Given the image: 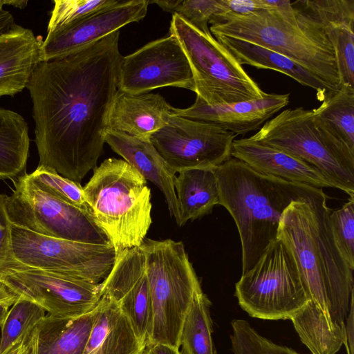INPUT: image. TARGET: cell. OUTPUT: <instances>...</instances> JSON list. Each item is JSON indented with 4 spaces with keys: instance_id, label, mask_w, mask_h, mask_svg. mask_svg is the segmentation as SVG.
<instances>
[{
    "instance_id": "cell-39",
    "label": "cell",
    "mask_w": 354,
    "mask_h": 354,
    "mask_svg": "<svg viewBox=\"0 0 354 354\" xmlns=\"http://www.w3.org/2000/svg\"><path fill=\"white\" fill-rule=\"evenodd\" d=\"M142 354H182L180 348L165 343H147Z\"/></svg>"
},
{
    "instance_id": "cell-6",
    "label": "cell",
    "mask_w": 354,
    "mask_h": 354,
    "mask_svg": "<svg viewBox=\"0 0 354 354\" xmlns=\"http://www.w3.org/2000/svg\"><path fill=\"white\" fill-rule=\"evenodd\" d=\"M139 248L145 256L153 310L147 343H165L180 348L187 312L194 297L203 291L199 279L183 242L145 239Z\"/></svg>"
},
{
    "instance_id": "cell-28",
    "label": "cell",
    "mask_w": 354,
    "mask_h": 354,
    "mask_svg": "<svg viewBox=\"0 0 354 354\" xmlns=\"http://www.w3.org/2000/svg\"><path fill=\"white\" fill-rule=\"evenodd\" d=\"M290 320L312 354H335L345 342V327H332L322 310L310 300Z\"/></svg>"
},
{
    "instance_id": "cell-44",
    "label": "cell",
    "mask_w": 354,
    "mask_h": 354,
    "mask_svg": "<svg viewBox=\"0 0 354 354\" xmlns=\"http://www.w3.org/2000/svg\"><path fill=\"white\" fill-rule=\"evenodd\" d=\"M9 307L10 306L6 304L0 305V327H1L2 325L3 324L5 319L9 310Z\"/></svg>"
},
{
    "instance_id": "cell-43",
    "label": "cell",
    "mask_w": 354,
    "mask_h": 354,
    "mask_svg": "<svg viewBox=\"0 0 354 354\" xmlns=\"http://www.w3.org/2000/svg\"><path fill=\"white\" fill-rule=\"evenodd\" d=\"M3 3L19 8H24L26 6L28 1L19 0H3Z\"/></svg>"
},
{
    "instance_id": "cell-22",
    "label": "cell",
    "mask_w": 354,
    "mask_h": 354,
    "mask_svg": "<svg viewBox=\"0 0 354 354\" xmlns=\"http://www.w3.org/2000/svg\"><path fill=\"white\" fill-rule=\"evenodd\" d=\"M93 324L83 354H142L136 336L118 304L102 297L92 311Z\"/></svg>"
},
{
    "instance_id": "cell-16",
    "label": "cell",
    "mask_w": 354,
    "mask_h": 354,
    "mask_svg": "<svg viewBox=\"0 0 354 354\" xmlns=\"http://www.w3.org/2000/svg\"><path fill=\"white\" fill-rule=\"evenodd\" d=\"M290 102V94L267 93L257 100L221 104H207L196 97L185 109H171V114L216 124L237 135L259 130Z\"/></svg>"
},
{
    "instance_id": "cell-32",
    "label": "cell",
    "mask_w": 354,
    "mask_h": 354,
    "mask_svg": "<svg viewBox=\"0 0 354 354\" xmlns=\"http://www.w3.org/2000/svg\"><path fill=\"white\" fill-rule=\"evenodd\" d=\"M26 177L45 193L90 213L80 183L59 175L49 167L39 165L32 173L26 174Z\"/></svg>"
},
{
    "instance_id": "cell-19",
    "label": "cell",
    "mask_w": 354,
    "mask_h": 354,
    "mask_svg": "<svg viewBox=\"0 0 354 354\" xmlns=\"http://www.w3.org/2000/svg\"><path fill=\"white\" fill-rule=\"evenodd\" d=\"M231 157L261 174L315 188H335L314 166L282 151L248 138L234 140Z\"/></svg>"
},
{
    "instance_id": "cell-5",
    "label": "cell",
    "mask_w": 354,
    "mask_h": 354,
    "mask_svg": "<svg viewBox=\"0 0 354 354\" xmlns=\"http://www.w3.org/2000/svg\"><path fill=\"white\" fill-rule=\"evenodd\" d=\"M90 214L116 254L140 247L152 223L147 180L128 162L110 158L83 187Z\"/></svg>"
},
{
    "instance_id": "cell-11",
    "label": "cell",
    "mask_w": 354,
    "mask_h": 354,
    "mask_svg": "<svg viewBox=\"0 0 354 354\" xmlns=\"http://www.w3.org/2000/svg\"><path fill=\"white\" fill-rule=\"evenodd\" d=\"M10 225L14 260L23 266L100 283L114 264L116 252L111 245L57 239Z\"/></svg>"
},
{
    "instance_id": "cell-23",
    "label": "cell",
    "mask_w": 354,
    "mask_h": 354,
    "mask_svg": "<svg viewBox=\"0 0 354 354\" xmlns=\"http://www.w3.org/2000/svg\"><path fill=\"white\" fill-rule=\"evenodd\" d=\"M92 312L75 318L46 315L28 334L23 354H83Z\"/></svg>"
},
{
    "instance_id": "cell-2",
    "label": "cell",
    "mask_w": 354,
    "mask_h": 354,
    "mask_svg": "<svg viewBox=\"0 0 354 354\" xmlns=\"http://www.w3.org/2000/svg\"><path fill=\"white\" fill-rule=\"evenodd\" d=\"M326 201L323 189H317L292 203L283 212L277 238L292 253L310 301L332 327L342 328L354 303V269L334 241Z\"/></svg>"
},
{
    "instance_id": "cell-8",
    "label": "cell",
    "mask_w": 354,
    "mask_h": 354,
    "mask_svg": "<svg viewBox=\"0 0 354 354\" xmlns=\"http://www.w3.org/2000/svg\"><path fill=\"white\" fill-rule=\"evenodd\" d=\"M234 295L250 317L265 320L290 319L310 300L292 253L277 238L241 274Z\"/></svg>"
},
{
    "instance_id": "cell-4",
    "label": "cell",
    "mask_w": 354,
    "mask_h": 354,
    "mask_svg": "<svg viewBox=\"0 0 354 354\" xmlns=\"http://www.w3.org/2000/svg\"><path fill=\"white\" fill-rule=\"evenodd\" d=\"M212 169L218 189V205L229 212L239 232L243 274L277 239L285 209L318 188L261 174L234 158Z\"/></svg>"
},
{
    "instance_id": "cell-1",
    "label": "cell",
    "mask_w": 354,
    "mask_h": 354,
    "mask_svg": "<svg viewBox=\"0 0 354 354\" xmlns=\"http://www.w3.org/2000/svg\"><path fill=\"white\" fill-rule=\"evenodd\" d=\"M120 31L68 56L40 62L27 84L39 166L80 183L97 167L118 91Z\"/></svg>"
},
{
    "instance_id": "cell-10",
    "label": "cell",
    "mask_w": 354,
    "mask_h": 354,
    "mask_svg": "<svg viewBox=\"0 0 354 354\" xmlns=\"http://www.w3.org/2000/svg\"><path fill=\"white\" fill-rule=\"evenodd\" d=\"M14 185L12 194L5 198V208L11 223L54 238L111 245L86 210L40 190L26 174L16 179Z\"/></svg>"
},
{
    "instance_id": "cell-14",
    "label": "cell",
    "mask_w": 354,
    "mask_h": 354,
    "mask_svg": "<svg viewBox=\"0 0 354 354\" xmlns=\"http://www.w3.org/2000/svg\"><path fill=\"white\" fill-rule=\"evenodd\" d=\"M165 86L195 92L188 59L177 38L171 34L122 56L118 71V90L124 93H147Z\"/></svg>"
},
{
    "instance_id": "cell-37",
    "label": "cell",
    "mask_w": 354,
    "mask_h": 354,
    "mask_svg": "<svg viewBox=\"0 0 354 354\" xmlns=\"http://www.w3.org/2000/svg\"><path fill=\"white\" fill-rule=\"evenodd\" d=\"M6 195L0 194V270L14 259L10 225L5 208Z\"/></svg>"
},
{
    "instance_id": "cell-18",
    "label": "cell",
    "mask_w": 354,
    "mask_h": 354,
    "mask_svg": "<svg viewBox=\"0 0 354 354\" xmlns=\"http://www.w3.org/2000/svg\"><path fill=\"white\" fill-rule=\"evenodd\" d=\"M104 141L147 180L160 189L170 215L178 224L180 214L174 187L176 173L167 164L151 140L107 129Z\"/></svg>"
},
{
    "instance_id": "cell-35",
    "label": "cell",
    "mask_w": 354,
    "mask_h": 354,
    "mask_svg": "<svg viewBox=\"0 0 354 354\" xmlns=\"http://www.w3.org/2000/svg\"><path fill=\"white\" fill-rule=\"evenodd\" d=\"M329 223L340 253L354 269V196H350L339 209L330 210Z\"/></svg>"
},
{
    "instance_id": "cell-31",
    "label": "cell",
    "mask_w": 354,
    "mask_h": 354,
    "mask_svg": "<svg viewBox=\"0 0 354 354\" xmlns=\"http://www.w3.org/2000/svg\"><path fill=\"white\" fill-rule=\"evenodd\" d=\"M46 315L40 306L19 298L8 310L1 326L0 354L21 337L29 333Z\"/></svg>"
},
{
    "instance_id": "cell-24",
    "label": "cell",
    "mask_w": 354,
    "mask_h": 354,
    "mask_svg": "<svg viewBox=\"0 0 354 354\" xmlns=\"http://www.w3.org/2000/svg\"><path fill=\"white\" fill-rule=\"evenodd\" d=\"M240 65L248 64L260 69H271L294 79L317 92L322 101L333 91L308 69L274 51L249 41L224 35L214 37Z\"/></svg>"
},
{
    "instance_id": "cell-20",
    "label": "cell",
    "mask_w": 354,
    "mask_h": 354,
    "mask_svg": "<svg viewBox=\"0 0 354 354\" xmlns=\"http://www.w3.org/2000/svg\"><path fill=\"white\" fill-rule=\"evenodd\" d=\"M171 109L159 94H131L118 90L109 112L108 129L150 139L167 124Z\"/></svg>"
},
{
    "instance_id": "cell-21",
    "label": "cell",
    "mask_w": 354,
    "mask_h": 354,
    "mask_svg": "<svg viewBox=\"0 0 354 354\" xmlns=\"http://www.w3.org/2000/svg\"><path fill=\"white\" fill-rule=\"evenodd\" d=\"M33 32L16 24L0 34V97L26 88L40 60V44Z\"/></svg>"
},
{
    "instance_id": "cell-29",
    "label": "cell",
    "mask_w": 354,
    "mask_h": 354,
    "mask_svg": "<svg viewBox=\"0 0 354 354\" xmlns=\"http://www.w3.org/2000/svg\"><path fill=\"white\" fill-rule=\"evenodd\" d=\"M210 305L203 291L194 297L180 331L179 344L182 354H217L212 339Z\"/></svg>"
},
{
    "instance_id": "cell-26",
    "label": "cell",
    "mask_w": 354,
    "mask_h": 354,
    "mask_svg": "<svg viewBox=\"0 0 354 354\" xmlns=\"http://www.w3.org/2000/svg\"><path fill=\"white\" fill-rule=\"evenodd\" d=\"M316 127L354 153V88L342 86L312 109Z\"/></svg>"
},
{
    "instance_id": "cell-36",
    "label": "cell",
    "mask_w": 354,
    "mask_h": 354,
    "mask_svg": "<svg viewBox=\"0 0 354 354\" xmlns=\"http://www.w3.org/2000/svg\"><path fill=\"white\" fill-rule=\"evenodd\" d=\"M228 12V0H181L173 14L178 15L197 29L210 32L208 24L211 18Z\"/></svg>"
},
{
    "instance_id": "cell-7",
    "label": "cell",
    "mask_w": 354,
    "mask_h": 354,
    "mask_svg": "<svg viewBox=\"0 0 354 354\" xmlns=\"http://www.w3.org/2000/svg\"><path fill=\"white\" fill-rule=\"evenodd\" d=\"M248 138L314 166L336 189L354 196V153L316 127L312 110L285 109Z\"/></svg>"
},
{
    "instance_id": "cell-41",
    "label": "cell",
    "mask_w": 354,
    "mask_h": 354,
    "mask_svg": "<svg viewBox=\"0 0 354 354\" xmlns=\"http://www.w3.org/2000/svg\"><path fill=\"white\" fill-rule=\"evenodd\" d=\"M28 334L18 339L1 354H23L24 351L25 339Z\"/></svg>"
},
{
    "instance_id": "cell-3",
    "label": "cell",
    "mask_w": 354,
    "mask_h": 354,
    "mask_svg": "<svg viewBox=\"0 0 354 354\" xmlns=\"http://www.w3.org/2000/svg\"><path fill=\"white\" fill-rule=\"evenodd\" d=\"M273 6L246 15H216L209 21V30L214 37L245 40L286 56L333 91L339 89L335 51L319 21L289 0H274Z\"/></svg>"
},
{
    "instance_id": "cell-13",
    "label": "cell",
    "mask_w": 354,
    "mask_h": 354,
    "mask_svg": "<svg viewBox=\"0 0 354 354\" xmlns=\"http://www.w3.org/2000/svg\"><path fill=\"white\" fill-rule=\"evenodd\" d=\"M236 136L219 125L171 114L150 140L176 173L212 169L231 158Z\"/></svg>"
},
{
    "instance_id": "cell-42",
    "label": "cell",
    "mask_w": 354,
    "mask_h": 354,
    "mask_svg": "<svg viewBox=\"0 0 354 354\" xmlns=\"http://www.w3.org/2000/svg\"><path fill=\"white\" fill-rule=\"evenodd\" d=\"M181 0H167V1H149V3L158 4L164 11L174 13L175 8L180 3Z\"/></svg>"
},
{
    "instance_id": "cell-38",
    "label": "cell",
    "mask_w": 354,
    "mask_h": 354,
    "mask_svg": "<svg viewBox=\"0 0 354 354\" xmlns=\"http://www.w3.org/2000/svg\"><path fill=\"white\" fill-rule=\"evenodd\" d=\"M346 339L344 345L348 354H353L354 337V303L351 306L349 313L345 322Z\"/></svg>"
},
{
    "instance_id": "cell-9",
    "label": "cell",
    "mask_w": 354,
    "mask_h": 354,
    "mask_svg": "<svg viewBox=\"0 0 354 354\" xmlns=\"http://www.w3.org/2000/svg\"><path fill=\"white\" fill-rule=\"evenodd\" d=\"M169 33L177 38L188 59L196 97L206 104L248 101L266 95L211 32H204L173 14Z\"/></svg>"
},
{
    "instance_id": "cell-30",
    "label": "cell",
    "mask_w": 354,
    "mask_h": 354,
    "mask_svg": "<svg viewBox=\"0 0 354 354\" xmlns=\"http://www.w3.org/2000/svg\"><path fill=\"white\" fill-rule=\"evenodd\" d=\"M117 303L138 338L146 345L151 335L153 319L146 270Z\"/></svg>"
},
{
    "instance_id": "cell-33",
    "label": "cell",
    "mask_w": 354,
    "mask_h": 354,
    "mask_svg": "<svg viewBox=\"0 0 354 354\" xmlns=\"http://www.w3.org/2000/svg\"><path fill=\"white\" fill-rule=\"evenodd\" d=\"M231 328L233 354H299L291 348L262 336L246 320L233 319Z\"/></svg>"
},
{
    "instance_id": "cell-45",
    "label": "cell",
    "mask_w": 354,
    "mask_h": 354,
    "mask_svg": "<svg viewBox=\"0 0 354 354\" xmlns=\"http://www.w3.org/2000/svg\"><path fill=\"white\" fill-rule=\"evenodd\" d=\"M4 5L3 3V0H0V12H1V10H3V6Z\"/></svg>"
},
{
    "instance_id": "cell-27",
    "label": "cell",
    "mask_w": 354,
    "mask_h": 354,
    "mask_svg": "<svg viewBox=\"0 0 354 354\" xmlns=\"http://www.w3.org/2000/svg\"><path fill=\"white\" fill-rule=\"evenodd\" d=\"M28 125L20 114L0 108V179L26 174L29 156Z\"/></svg>"
},
{
    "instance_id": "cell-40",
    "label": "cell",
    "mask_w": 354,
    "mask_h": 354,
    "mask_svg": "<svg viewBox=\"0 0 354 354\" xmlns=\"http://www.w3.org/2000/svg\"><path fill=\"white\" fill-rule=\"evenodd\" d=\"M18 299L19 297L16 294L0 282V305L6 304L12 306Z\"/></svg>"
},
{
    "instance_id": "cell-34",
    "label": "cell",
    "mask_w": 354,
    "mask_h": 354,
    "mask_svg": "<svg viewBox=\"0 0 354 354\" xmlns=\"http://www.w3.org/2000/svg\"><path fill=\"white\" fill-rule=\"evenodd\" d=\"M120 0H55L47 32L81 20L100 10L111 8Z\"/></svg>"
},
{
    "instance_id": "cell-25",
    "label": "cell",
    "mask_w": 354,
    "mask_h": 354,
    "mask_svg": "<svg viewBox=\"0 0 354 354\" xmlns=\"http://www.w3.org/2000/svg\"><path fill=\"white\" fill-rule=\"evenodd\" d=\"M174 187L180 218L178 225H183L212 212L219 204L217 182L213 169H194L178 172Z\"/></svg>"
},
{
    "instance_id": "cell-15",
    "label": "cell",
    "mask_w": 354,
    "mask_h": 354,
    "mask_svg": "<svg viewBox=\"0 0 354 354\" xmlns=\"http://www.w3.org/2000/svg\"><path fill=\"white\" fill-rule=\"evenodd\" d=\"M149 1H120L81 20L48 33L40 44V60L47 62L77 53L147 15Z\"/></svg>"
},
{
    "instance_id": "cell-17",
    "label": "cell",
    "mask_w": 354,
    "mask_h": 354,
    "mask_svg": "<svg viewBox=\"0 0 354 354\" xmlns=\"http://www.w3.org/2000/svg\"><path fill=\"white\" fill-rule=\"evenodd\" d=\"M292 3L321 24L335 51L341 86L354 88V0H304Z\"/></svg>"
},
{
    "instance_id": "cell-12",
    "label": "cell",
    "mask_w": 354,
    "mask_h": 354,
    "mask_svg": "<svg viewBox=\"0 0 354 354\" xmlns=\"http://www.w3.org/2000/svg\"><path fill=\"white\" fill-rule=\"evenodd\" d=\"M0 282L19 298L37 304L48 315L61 317L86 315L102 297L100 283L27 267L15 260L0 270Z\"/></svg>"
}]
</instances>
